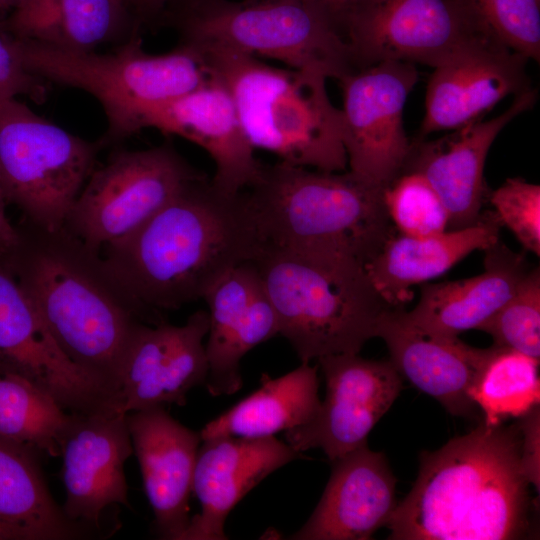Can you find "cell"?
Instances as JSON below:
<instances>
[{"label": "cell", "mask_w": 540, "mask_h": 540, "mask_svg": "<svg viewBox=\"0 0 540 540\" xmlns=\"http://www.w3.org/2000/svg\"><path fill=\"white\" fill-rule=\"evenodd\" d=\"M501 223L486 211L473 225L428 236L393 231L366 264L368 278L386 304L401 307L413 297L414 286L443 275L476 250L499 240Z\"/></svg>", "instance_id": "obj_25"}, {"label": "cell", "mask_w": 540, "mask_h": 540, "mask_svg": "<svg viewBox=\"0 0 540 540\" xmlns=\"http://www.w3.org/2000/svg\"><path fill=\"white\" fill-rule=\"evenodd\" d=\"M527 61L493 42L434 68L426 90L421 135L481 120L503 98L528 90Z\"/></svg>", "instance_id": "obj_23"}, {"label": "cell", "mask_w": 540, "mask_h": 540, "mask_svg": "<svg viewBox=\"0 0 540 540\" xmlns=\"http://www.w3.org/2000/svg\"><path fill=\"white\" fill-rule=\"evenodd\" d=\"M9 9L3 32L63 50L94 51L140 28L123 0H15Z\"/></svg>", "instance_id": "obj_27"}, {"label": "cell", "mask_w": 540, "mask_h": 540, "mask_svg": "<svg viewBox=\"0 0 540 540\" xmlns=\"http://www.w3.org/2000/svg\"><path fill=\"white\" fill-rule=\"evenodd\" d=\"M342 36L355 68L395 60L436 68L488 43L458 0H360Z\"/></svg>", "instance_id": "obj_11"}, {"label": "cell", "mask_w": 540, "mask_h": 540, "mask_svg": "<svg viewBox=\"0 0 540 540\" xmlns=\"http://www.w3.org/2000/svg\"><path fill=\"white\" fill-rule=\"evenodd\" d=\"M386 187L279 161L246 193L264 245L339 256L364 266L394 231Z\"/></svg>", "instance_id": "obj_4"}, {"label": "cell", "mask_w": 540, "mask_h": 540, "mask_svg": "<svg viewBox=\"0 0 540 540\" xmlns=\"http://www.w3.org/2000/svg\"><path fill=\"white\" fill-rule=\"evenodd\" d=\"M391 223L399 233L428 236L449 227V214L439 195L417 173H402L384 190Z\"/></svg>", "instance_id": "obj_34"}, {"label": "cell", "mask_w": 540, "mask_h": 540, "mask_svg": "<svg viewBox=\"0 0 540 540\" xmlns=\"http://www.w3.org/2000/svg\"><path fill=\"white\" fill-rule=\"evenodd\" d=\"M247 195L226 194L205 175L129 234L105 245L104 263L142 322L202 299L232 267L263 248Z\"/></svg>", "instance_id": "obj_1"}, {"label": "cell", "mask_w": 540, "mask_h": 540, "mask_svg": "<svg viewBox=\"0 0 540 540\" xmlns=\"http://www.w3.org/2000/svg\"><path fill=\"white\" fill-rule=\"evenodd\" d=\"M23 377L69 413L108 410L111 389L72 362L0 253V377Z\"/></svg>", "instance_id": "obj_15"}, {"label": "cell", "mask_w": 540, "mask_h": 540, "mask_svg": "<svg viewBox=\"0 0 540 540\" xmlns=\"http://www.w3.org/2000/svg\"><path fill=\"white\" fill-rule=\"evenodd\" d=\"M61 441L66 517L99 530L111 505L129 506L125 462L133 453L126 414L70 413Z\"/></svg>", "instance_id": "obj_16"}, {"label": "cell", "mask_w": 540, "mask_h": 540, "mask_svg": "<svg viewBox=\"0 0 540 540\" xmlns=\"http://www.w3.org/2000/svg\"><path fill=\"white\" fill-rule=\"evenodd\" d=\"M136 23L142 24L161 20L175 0H123Z\"/></svg>", "instance_id": "obj_38"}, {"label": "cell", "mask_w": 540, "mask_h": 540, "mask_svg": "<svg viewBox=\"0 0 540 540\" xmlns=\"http://www.w3.org/2000/svg\"><path fill=\"white\" fill-rule=\"evenodd\" d=\"M501 225L533 254L540 255V187L522 178H508L488 196Z\"/></svg>", "instance_id": "obj_35"}, {"label": "cell", "mask_w": 540, "mask_h": 540, "mask_svg": "<svg viewBox=\"0 0 540 540\" xmlns=\"http://www.w3.org/2000/svg\"><path fill=\"white\" fill-rule=\"evenodd\" d=\"M198 49L229 92L254 150L271 152L294 166L346 169L342 113L329 98L324 75L271 66L226 49Z\"/></svg>", "instance_id": "obj_5"}, {"label": "cell", "mask_w": 540, "mask_h": 540, "mask_svg": "<svg viewBox=\"0 0 540 540\" xmlns=\"http://www.w3.org/2000/svg\"><path fill=\"white\" fill-rule=\"evenodd\" d=\"M317 360L325 398L309 422L285 431V442L299 453L319 448L334 461L367 445L369 433L400 394L402 376L390 360L365 359L359 353Z\"/></svg>", "instance_id": "obj_13"}, {"label": "cell", "mask_w": 540, "mask_h": 540, "mask_svg": "<svg viewBox=\"0 0 540 540\" xmlns=\"http://www.w3.org/2000/svg\"><path fill=\"white\" fill-rule=\"evenodd\" d=\"M181 1H185V0H175L170 6H172L173 4H176V3H178V2H181ZM170 6H169V7H170Z\"/></svg>", "instance_id": "obj_42"}, {"label": "cell", "mask_w": 540, "mask_h": 540, "mask_svg": "<svg viewBox=\"0 0 540 540\" xmlns=\"http://www.w3.org/2000/svg\"><path fill=\"white\" fill-rule=\"evenodd\" d=\"M262 385L236 405L208 422L201 439L233 436H274L309 422L320 406L317 367L303 362L275 379L263 374Z\"/></svg>", "instance_id": "obj_29"}, {"label": "cell", "mask_w": 540, "mask_h": 540, "mask_svg": "<svg viewBox=\"0 0 540 540\" xmlns=\"http://www.w3.org/2000/svg\"><path fill=\"white\" fill-rule=\"evenodd\" d=\"M208 328L204 310L180 326L137 323L119 363L110 411L127 414L185 405L188 392L206 382Z\"/></svg>", "instance_id": "obj_14"}, {"label": "cell", "mask_w": 540, "mask_h": 540, "mask_svg": "<svg viewBox=\"0 0 540 540\" xmlns=\"http://www.w3.org/2000/svg\"><path fill=\"white\" fill-rule=\"evenodd\" d=\"M301 454L274 436L202 440L192 485L201 511L190 518L182 540L227 539L225 522L236 504L265 477Z\"/></svg>", "instance_id": "obj_21"}, {"label": "cell", "mask_w": 540, "mask_h": 540, "mask_svg": "<svg viewBox=\"0 0 540 540\" xmlns=\"http://www.w3.org/2000/svg\"><path fill=\"white\" fill-rule=\"evenodd\" d=\"M47 84L24 67L7 34L0 28V100L27 96L42 103L48 93Z\"/></svg>", "instance_id": "obj_36"}, {"label": "cell", "mask_w": 540, "mask_h": 540, "mask_svg": "<svg viewBox=\"0 0 540 540\" xmlns=\"http://www.w3.org/2000/svg\"><path fill=\"white\" fill-rule=\"evenodd\" d=\"M102 147L101 140L76 136L16 98L0 100V177L8 203L27 221L64 226Z\"/></svg>", "instance_id": "obj_9"}, {"label": "cell", "mask_w": 540, "mask_h": 540, "mask_svg": "<svg viewBox=\"0 0 540 540\" xmlns=\"http://www.w3.org/2000/svg\"><path fill=\"white\" fill-rule=\"evenodd\" d=\"M137 131L155 128L204 149L215 164L212 184L236 195L259 179L263 165L242 130L233 100L214 76L200 87L144 111Z\"/></svg>", "instance_id": "obj_18"}, {"label": "cell", "mask_w": 540, "mask_h": 540, "mask_svg": "<svg viewBox=\"0 0 540 540\" xmlns=\"http://www.w3.org/2000/svg\"><path fill=\"white\" fill-rule=\"evenodd\" d=\"M24 67L47 83L80 89L101 105L108 122L104 146L137 132L146 110L182 96L211 77L204 54L180 42L148 53L139 30L108 53L63 50L7 35Z\"/></svg>", "instance_id": "obj_7"}, {"label": "cell", "mask_w": 540, "mask_h": 540, "mask_svg": "<svg viewBox=\"0 0 540 540\" xmlns=\"http://www.w3.org/2000/svg\"><path fill=\"white\" fill-rule=\"evenodd\" d=\"M332 462L322 497L295 540H367L386 526L397 479L382 452L364 445Z\"/></svg>", "instance_id": "obj_24"}, {"label": "cell", "mask_w": 540, "mask_h": 540, "mask_svg": "<svg viewBox=\"0 0 540 540\" xmlns=\"http://www.w3.org/2000/svg\"><path fill=\"white\" fill-rule=\"evenodd\" d=\"M202 299L209 317L205 386L212 396L234 394L242 387L243 356L279 334L276 313L253 261L226 271Z\"/></svg>", "instance_id": "obj_20"}, {"label": "cell", "mask_w": 540, "mask_h": 540, "mask_svg": "<svg viewBox=\"0 0 540 540\" xmlns=\"http://www.w3.org/2000/svg\"><path fill=\"white\" fill-rule=\"evenodd\" d=\"M1 253L22 291L65 355L112 391L123 352L140 316L100 252L64 226L22 218Z\"/></svg>", "instance_id": "obj_3"}, {"label": "cell", "mask_w": 540, "mask_h": 540, "mask_svg": "<svg viewBox=\"0 0 540 540\" xmlns=\"http://www.w3.org/2000/svg\"><path fill=\"white\" fill-rule=\"evenodd\" d=\"M536 100L537 90L529 88L515 95L511 106L497 117L472 122L433 141L411 144L402 173H417L432 186L448 211L449 230L480 219L489 196L484 166L490 147L500 131Z\"/></svg>", "instance_id": "obj_17"}, {"label": "cell", "mask_w": 540, "mask_h": 540, "mask_svg": "<svg viewBox=\"0 0 540 540\" xmlns=\"http://www.w3.org/2000/svg\"><path fill=\"white\" fill-rule=\"evenodd\" d=\"M478 330L494 345L540 357V271L528 270L512 296Z\"/></svg>", "instance_id": "obj_33"}, {"label": "cell", "mask_w": 540, "mask_h": 540, "mask_svg": "<svg viewBox=\"0 0 540 540\" xmlns=\"http://www.w3.org/2000/svg\"><path fill=\"white\" fill-rule=\"evenodd\" d=\"M487 35L528 60L540 59V0H458Z\"/></svg>", "instance_id": "obj_32"}, {"label": "cell", "mask_w": 540, "mask_h": 540, "mask_svg": "<svg viewBox=\"0 0 540 540\" xmlns=\"http://www.w3.org/2000/svg\"><path fill=\"white\" fill-rule=\"evenodd\" d=\"M7 204L8 201L0 177V253H5L11 249L17 238L15 225L11 224L6 216Z\"/></svg>", "instance_id": "obj_39"}, {"label": "cell", "mask_w": 540, "mask_h": 540, "mask_svg": "<svg viewBox=\"0 0 540 540\" xmlns=\"http://www.w3.org/2000/svg\"><path fill=\"white\" fill-rule=\"evenodd\" d=\"M539 405L522 417L519 423L521 430V461L526 478L539 492V440L540 422Z\"/></svg>", "instance_id": "obj_37"}, {"label": "cell", "mask_w": 540, "mask_h": 540, "mask_svg": "<svg viewBox=\"0 0 540 540\" xmlns=\"http://www.w3.org/2000/svg\"><path fill=\"white\" fill-rule=\"evenodd\" d=\"M538 367L537 359L491 346L472 390V399L484 414V423L498 425L511 417H523L539 405Z\"/></svg>", "instance_id": "obj_30"}, {"label": "cell", "mask_w": 540, "mask_h": 540, "mask_svg": "<svg viewBox=\"0 0 540 540\" xmlns=\"http://www.w3.org/2000/svg\"><path fill=\"white\" fill-rule=\"evenodd\" d=\"M35 448L0 435V540H70L91 530L51 496Z\"/></svg>", "instance_id": "obj_28"}, {"label": "cell", "mask_w": 540, "mask_h": 540, "mask_svg": "<svg viewBox=\"0 0 540 540\" xmlns=\"http://www.w3.org/2000/svg\"><path fill=\"white\" fill-rule=\"evenodd\" d=\"M70 413L27 379L0 377V435L60 456Z\"/></svg>", "instance_id": "obj_31"}, {"label": "cell", "mask_w": 540, "mask_h": 540, "mask_svg": "<svg viewBox=\"0 0 540 540\" xmlns=\"http://www.w3.org/2000/svg\"><path fill=\"white\" fill-rule=\"evenodd\" d=\"M484 251L481 274L422 285L417 305L406 311L408 318L424 329L448 336L478 330L512 296L529 270L525 257L499 240Z\"/></svg>", "instance_id": "obj_26"}, {"label": "cell", "mask_w": 540, "mask_h": 540, "mask_svg": "<svg viewBox=\"0 0 540 540\" xmlns=\"http://www.w3.org/2000/svg\"><path fill=\"white\" fill-rule=\"evenodd\" d=\"M169 144L113 153L94 169L64 227L99 251L129 234L203 176Z\"/></svg>", "instance_id": "obj_10"}, {"label": "cell", "mask_w": 540, "mask_h": 540, "mask_svg": "<svg viewBox=\"0 0 540 540\" xmlns=\"http://www.w3.org/2000/svg\"><path fill=\"white\" fill-rule=\"evenodd\" d=\"M517 425L482 423L423 452L386 527L392 540H509L529 529V482Z\"/></svg>", "instance_id": "obj_2"}, {"label": "cell", "mask_w": 540, "mask_h": 540, "mask_svg": "<svg viewBox=\"0 0 540 540\" xmlns=\"http://www.w3.org/2000/svg\"><path fill=\"white\" fill-rule=\"evenodd\" d=\"M325 12L341 33L343 23L360 0H319ZM342 35V33H341Z\"/></svg>", "instance_id": "obj_40"}, {"label": "cell", "mask_w": 540, "mask_h": 540, "mask_svg": "<svg viewBox=\"0 0 540 540\" xmlns=\"http://www.w3.org/2000/svg\"><path fill=\"white\" fill-rule=\"evenodd\" d=\"M126 419L156 534L182 540L191 518L189 498L200 431L184 426L162 407L133 411Z\"/></svg>", "instance_id": "obj_22"}, {"label": "cell", "mask_w": 540, "mask_h": 540, "mask_svg": "<svg viewBox=\"0 0 540 540\" xmlns=\"http://www.w3.org/2000/svg\"><path fill=\"white\" fill-rule=\"evenodd\" d=\"M279 334L301 362L359 353L389 306L355 260L264 245L253 260Z\"/></svg>", "instance_id": "obj_6"}, {"label": "cell", "mask_w": 540, "mask_h": 540, "mask_svg": "<svg viewBox=\"0 0 540 540\" xmlns=\"http://www.w3.org/2000/svg\"><path fill=\"white\" fill-rule=\"evenodd\" d=\"M375 337L385 342L400 375L450 414L473 417L477 413L472 390L491 347H472L458 336L424 329L402 307H389L382 313Z\"/></svg>", "instance_id": "obj_19"}, {"label": "cell", "mask_w": 540, "mask_h": 540, "mask_svg": "<svg viewBox=\"0 0 540 540\" xmlns=\"http://www.w3.org/2000/svg\"><path fill=\"white\" fill-rule=\"evenodd\" d=\"M418 77L414 63L387 60L339 80L343 143L355 176L387 187L401 175L411 148L403 111Z\"/></svg>", "instance_id": "obj_12"}, {"label": "cell", "mask_w": 540, "mask_h": 540, "mask_svg": "<svg viewBox=\"0 0 540 540\" xmlns=\"http://www.w3.org/2000/svg\"><path fill=\"white\" fill-rule=\"evenodd\" d=\"M162 19L180 42L278 60L338 81L356 70L319 0H185Z\"/></svg>", "instance_id": "obj_8"}, {"label": "cell", "mask_w": 540, "mask_h": 540, "mask_svg": "<svg viewBox=\"0 0 540 540\" xmlns=\"http://www.w3.org/2000/svg\"><path fill=\"white\" fill-rule=\"evenodd\" d=\"M15 0H0V10L9 9Z\"/></svg>", "instance_id": "obj_41"}]
</instances>
